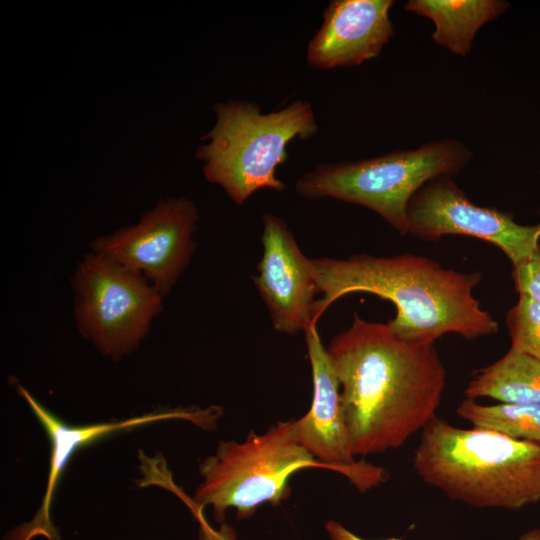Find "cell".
Instances as JSON below:
<instances>
[{"instance_id":"obj_1","label":"cell","mask_w":540,"mask_h":540,"mask_svg":"<svg viewBox=\"0 0 540 540\" xmlns=\"http://www.w3.org/2000/svg\"><path fill=\"white\" fill-rule=\"evenodd\" d=\"M327 350L355 457L400 448L437 416L447 374L434 343L405 339L354 313Z\"/></svg>"},{"instance_id":"obj_2","label":"cell","mask_w":540,"mask_h":540,"mask_svg":"<svg viewBox=\"0 0 540 540\" xmlns=\"http://www.w3.org/2000/svg\"><path fill=\"white\" fill-rule=\"evenodd\" d=\"M321 293L314 308L317 323L339 298L356 292L392 302L396 315L387 324L400 337L435 343L454 333L473 340L498 333L499 324L473 295L480 271L460 272L411 253L391 257L356 254L347 259H311Z\"/></svg>"},{"instance_id":"obj_3","label":"cell","mask_w":540,"mask_h":540,"mask_svg":"<svg viewBox=\"0 0 540 540\" xmlns=\"http://www.w3.org/2000/svg\"><path fill=\"white\" fill-rule=\"evenodd\" d=\"M415 473L451 500L520 510L540 501V445L435 416L413 453Z\"/></svg>"},{"instance_id":"obj_4","label":"cell","mask_w":540,"mask_h":540,"mask_svg":"<svg viewBox=\"0 0 540 540\" xmlns=\"http://www.w3.org/2000/svg\"><path fill=\"white\" fill-rule=\"evenodd\" d=\"M214 111L216 123L203 136L206 143L196 158L203 162L207 181L238 205L262 189L283 191L286 185L276 171L288 158V144L318 132L311 104L301 99L269 113L247 100L217 103Z\"/></svg>"},{"instance_id":"obj_5","label":"cell","mask_w":540,"mask_h":540,"mask_svg":"<svg viewBox=\"0 0 540 540\" xmlns=\"http://www.w3.org/2000/svg\"><path fill=\"white\" fill-rule=\"evenodd\" d=\"M472 152L456 139L428 142L417 149L354 162L321 163L305 172L295 189L304 198H334L364 206L408 235L407 209L430 180L459 173Z\"/></svg>"},{"instance_id":"obj_6","label":"cell","mask_w":540,"mask_h":540,"mask_svg":"<svg viewBox=\"0 0 540 540\" xmlns=\"http://www.w3.org/2000/svg\"><path fill=\"white\" fill-rule=\"evenodd\" d=\"M310 467L323 466L298 443L294 420L278 421L262 434L250 431L243 442L221 441L199 466L202 482L190 507L199 512L211 506L218 523L228 508L248 519L258 507L285 500L291 476Z\"/></svg>"},{"instance_id":"obj_7","label":"cell","mask_w":540,"mask_h":540,"mask_svg":"<svg viewBox=\"0 0 540 540\" xmlns=\"http://www.w3.org/2000/svg\"><path fill=\"white\" fill-rule=\"evenodd\" d=\"M71 284L80 334L114 359L139 347L163 309L164 297L142 274L91 251L77 263Z\"/></svg>"},{"instance_id":"obj_8","label":"cell","mask_w":540,"mask_h":540,"mask_svg":"<svg viewBox=\"0 0 540 540\" xmlns=\"http://www.w3.org/2000/svg\"><path fill=\"white\" fill-rule=\"evenodd\" d=\"M199 214L185 197H167L140 220L96 237L91 252L142 274L165 298L188 267L196 250L193 235Z\"/></svg>"},{"instance_id":"obj_9","label":"cell","mask_w":540,"mask_h":540,"mask_svg":"<svg viewBox=\"0 0 540 540\" xmlns=\"http://www.w3.org/2000/svg\"><path fill=\"white\" fill-rule=\"evenodd\" d=\"M408 235L438 241L464 235L497 246L512 266L528 260L540 239V223L521 225L513 214L473 203L450 176L434 178L412 197L407 209Z\"/></svg>"},{"instance_id":"obj_10","label":"cell","mask_w":540,"mask_h":540,"mask_svg":"<svg viewBox=\"0 0 540 540\" xmlns=\"http://www.w3.org/2000/svg\"><path fill=\"white\" fill-rule=\"evenodd\" d=\"M304 335L312 369L313 398L309 411L294 420L296 439L323 468L341 473L363 493L384 483L388 473L354 456L334 362L322 343L317 324H311Z\"/></svg>"},{"instance_id":"obj_11","label":"cell","mask_w":540,"mask_h":540,"mask_svg":"<svg viewBox=\"0 0 540 540\" xmlns=\"http://www.w3.org/2000/svg\"><path fill=\"white\" fill-rule=\"evenodd\" d=\"M262 258L252 280L266 304L274 329L294 335L314 322L319 293L311 259L299 248L288 225L272 213L262 217Z\"/></svg>"},{"instance_id":"obj_12","label":"cell","mask_w":540,"mask_h":540,"mask_svg":"<svg viewBox=\"0 0 540 540\" xmlns=\"http://www.w3.org/2000/svg\"><path fill=\"white\" fill-rule=\"evenodd\" d=\"M16 389L29 404L49 436L51 444L50 468L43 501L34 518L30 522L11 530L6 535L5 540H31L36 536H44L48 540H61L59 532L51 520V505L58 480L70 458L79 448L106 435L157 421L184 419L202 428L209 429L216 425L220 417L219 410L215 406L206 409L181 407L155 411L121 421L71 426L43 407L19 383L16 384Z\"/></svg>"},{"instance_id":"obj_13","label":"cell","mask_w":540,"mask_h":540,"mask_svg":"<svg viewBox=\"0 0 540 540\" xmlns=\"http://www.w3.org/2000/svg\"><path fill=\"white\" fill-rule=\"evenodd\" d=\"M393 0H332L308 43L306 59L316 69L360 65L376 58L394 34Z\"/></svg>"},{"instance_id":"obj_14","label":"cell","mask_w":540,"mask_h":540,"mask_svg":"<svg viewBox=\"0 0 540 540\" xmlns=\"http://www.w3.org/2000/svg\"><path fill=\"white\" fill-rule=\"evenodd\" d=\"M509 7L501 0H409L404 8L431 19V38L452 53L466 56L479 28L497 19Z\"/></svg>"},{"instance_id":"obj_15","label":"cell","mask_w":540,"mask_h":540,"mask_svg":"<svg viewBox=\"0 0 540 540\" xmlns=\"http://www.w3.org/2000/svg\"><path fill=\"white\" fill-rule=\"evenodd\" d=\"M464 394L474 400L488 397L500 403L540 404V360L509 349L475 371Z\"/></svg>"},{"instance_id":"obj_16","label":"cell","mask_w":540,"mask_h":540,"mask_svg":"<svg viewBox=\"0 0 540 540\" xmlns=\"http://www.w3.org/2000/svg\"><path fill=\"white\" fill-rule=\"evenodd\" d=\"M456 414L474 427L540 445V404L483 405L465 398L457 406Z\"/></svg>"},{"instance_id":"obj_17","label":"cell","mask_w":540,"mask_h":540,"mask_svg":"<svg viewBox=\"0 0 540 540\" xmlns=\"http://www.w3.org/2000/svg\"><path fill=\"white\" fill-rule=\"evenodd\" d=\"M506 326L513 351L540 360V304L519 294L506 316Z\"/></svg>"},{"instance_id":"obj_18","label":"cell","mask_w":540,"mask_h":540,"mask_svg":"<svg viewBox=\"0 0 540 540\" xmlns=\"http://www.w3.org/2000/svg\"><path fill=\"white\" fill-rule=\"evenodd\" d=\"M511 274L518 294H524L540 304V243L528 260L512 266Z\"/></svg>"},{"instance_id":"obj_19","label":"cell","mask_w":540,"mask_h":540,"mask_svg":"<svg viewBox=\"0 0 540 540\" xmlns=\"http://www.w3.org/2000/svg\"><path fill=\"white\" fill-rule=\"evenodd\" d=\"M195 517L200 523V540H237L236 531L232 526L221 523L218 529H214L207 523L202 512L195 513Z\"/></svg>"},{"instance_id":"obj_20","label":"cell","mask_w":540,"mask_h":540,"mask_svg":"<svg viewBox=\"0 0 540 540\" xmlns=\"http://www.w3.org/2000/svg\"><path fill=\"white\" fill-rule=\"evenodd\" d=\"M325 529L331 540H372V539H364L354 534L349 529H347L344 525H342L341 523L335 520H328L325 523ZM378 540H402V538L394 537V538L378 539Z\"/></svg>"},{"instance_id":"obj_21","label":"cell","mask_w":540,"mask_h":540,"mask_svg":"<svg viewBox=\"0 0 540 540\" xmlns=\"http://www.w3.org/2000/svg\"><path fill=\"white\" fill-rule=\"evenodd\" d=\"M518 540H540V529L533 528L523 533Z\"/></svg>"}]
</instances>
